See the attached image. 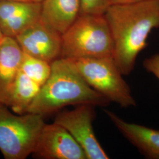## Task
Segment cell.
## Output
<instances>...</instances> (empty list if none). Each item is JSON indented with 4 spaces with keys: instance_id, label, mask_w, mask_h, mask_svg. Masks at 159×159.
Masks as SVG:
<instances>
[{
    "instance_id": "6da1fadb",
    "label": "cell",
    "mask_w": 159,
    "mask_h": 159,
    "mask_svg": "<svg viewBox=\"0 0 159 159\" xmlns=\"http://www.w3.org/2000/svg\"><path fill=\"white\" fill-rule=\"evenodd\" d=\"M104 14L113 39L114 60L124 76L129 75L148 35L159 29V0L111 4Z\"/></svg>"
},
{
    "instance_id": "7a4b0ae2",
    "label": "cell",
    "mask_w": 159,
    "mask_h": 159,
    "mask_svg": "<svg viewBox=\"0 0 159 159\" xmlns=\"http://www.w3.org/2000/svg\"><path fill=\"white\" fill-rule=\"evenodd\" d=\"M50 77L41 86L26 113L45 116L69 106L90 104L107 107V98L92 89L69 58H59L51 63Z\"/></svg>"
},
{
    "instance_id": "3957f363",
    "label": "cell",
    "mask_w": 159,
    "mask_h": 159,
    "mask_svg": "<svg viewBox=\"0 0 159 159\" xmlns=\"http://www.w3.org/2000/svg\"><path fill=\"white\" fill-rule=\"evenodd\" d=\"M113 54V39L104 14H80L62 35L60 58H104Z\"/></svg>"
},
{
    "instance_id": "277c9868",
    "label": "cell",
    "mask_w": 159,
    "mask_h": 159,
    "mask_svg": "<svg viewBox=\"0 0 159 159\" xmlns=\"http://www.w3.org/2000/svg\"><path fill=\"white\" fill-rule=\"evenodd\" d=\"M85 82L110 102L122 108L136 107L130 85L113 57L69 58Z\"/></svg>"
},
{
    "instance_id": "5b68a950",
    "label": "cell",
    "mask_w": 159,
    "mask_h": 159,
    "mask_svg": "<svg viewBox=\"0 0 159 159\" xmlns=\"http://www.w3.org/2000/svg\"><path fill=\"white\" fill-rule=\"evenodd\" d=\"M45 124L41 115L14 114L0 102V151L4 157L24 159L33 153Z\"/></svg>"
},
{
    "instance_id": "8992f818",
    "label": "cell",
    "mask_w": 159,
    "mask_h": 159,
    "mask_svg": "<svg viewBox=\"0 0 159 159\" xmlns=\"http://www.w3.org/2000/svg\"><path fill=\"white\" fill-rule=\"evenodd\" d=\"M95 107L90 104L77 106L73 110L58 114L54 123L68 131L83 149L87 159H108V155L98 141L93 130Z\"/></svg>"
},
{
    "instance_id": "52a82bcc",
    "label": "cell",
    "mask_w": 159,
    "mask_h": 159,
    "mask_svg": "<svg viewBox=\"0 0 159 159\" xmlns=\"http://www.w3.org/2000/svg\"><path fill=\"white\" fill-rule=\"evenodd\" d=\"M34 156L44 159H87L83 149L68 131L56 123L45 124Z\"/></svg>"
},
{
    "instance_id": "ba28073f",
    "label": "cell",
    "mask_w": 159,
    "mask_h": 159,
    "mask_svg": "<svg viewBox=\"0 0 159 159\" xmlns=\"http://www.w3.org/2000/svg\"><path fill=\"white\" fill-rule=\"evenodd\" d=\"M23 52L51 63L61 57L62 35L41 20L15 38Z\"/></svg>"
},
{
    "instance_id": "9c48e42d",
    "label": "cell",
    "mask_w": 159,
    "mask_h": 159,
    "mask_svg": "<svg viewBox=\"0 0 159 159\" xmlns=\"http://www.w3.org/2000/svg\"><path fill=\"white\" fill-rule=\"evenodd\" d=\"M41 2L34 1H0V31L3 36L16 38L40 20Z\"/></svg>"
},
{
    "instance_id": "30bf717a",
    "label": "cell",
    "mask_w": 159,
    "mask_h": 159,
    "mask_svg": "<svg viewBox=\"0 0 159 159\" xmlns=\"http://www.w3.org/2000/svg\"><path fill=\"white\" fill-rule=\"evenodd\" d=\"M104 112L121 135L144 157L159 159V130L128 122L110 110Z\"/></svg>"
},
{
    "instance_id": "8fae6325",
    "label": "cell",
    "mask_w": 159,
    "mask_h": 159,
    "mask_svg": "<svg viewBox=\"0 0 159 159\" xmlns=\"http://www.w3.org/2000/svg\"><path fill=\"white\" fill-rule=\"evenodd\" d=\"M24 52L15 38L3 36L0 40V102L5 104L19 73Z\"/></svg>"
},
{
    "instance_id": "7c38bea8",
    "label": "cell",
    "mask_w": 159,
    "mask_h": 159,
    "mask_svg": "<svg viewBox=\"0 0 159 159\" xmlns=\"http://www.w3.org/2000/svg\"><path fill=\"white\" fill-rule=\"evenodd\" d=\"M81 0H43L40 20L63 35L81 13Z\"/></svg>"
},
{
    "instance_id": "4fadbf2b",
    "label": "cell",
    "mask_w": 159,
    "mask_h": 159,
    "mask_svg": "<svg viewBox=\"0 0 159 159\" xmlns=\"http://www.w3.org/2000/svg\"><path fill=\"white\" fill-rule=\"evenodd\" d=\"M41 87L39 84L20 71L5 105L16 114L26 113L27 108L38 95Z\"/></svg>"
},
{
    "instance_id": "5bb4252c",
    "label": "cell",
    "mask_w": 159,
    "mask_h": 159,
    "mask_svg": "<svg viewBox=\"0 0 159 159\" xmlns=\"http://www.w3.org/2000/svg\"><path fill=\"white\" fill-rule=\"evenodd\" d=\"M20 71L41 87L51 74V63L24 53Z\"/></svg>"
},
{
    "instance_id": "9a60e30c",
    "label": "cell",
    "mask_w": 159,
    "mask_h": 159,
    "mask_svg": "<svg viewBox=\"0 0 159 159\" xmlns=\"http://www.w3.org/2000/svg\"><path fill=\"white\" fill-rule=\"evenodd\" d=\"M80 14H104L109 4L107 0H81Z\"/></svg>"
},
{
    "instance_id": "2e32d148",
    "label": "cell",
    "mask_w": 159,
    "mask_h": 159,
    "mask_svg": "<svg viewBox=\"0 0 159 159\" xmlns=\"http://www.w3.org/2000/svg\"><path fill=\"white\" fill-rule=\"evenodd\" d=\"M143 66L147 72L153 74L159 80V53L145 58Z\"/></svg>"
},
{
    "instance_id": "e0dca14e",
    "label": "cell",
    "mask_w": 159,
    "mask_h": 159,
    "mask_svg": "<svg viewBox=\"0 0 159 159\" xmlns=\"http://www.w3.org/2000/svg\"><path fill=\"white\" fill-rule=\"evenodd\" d=\"M109 6L111 4H123V3H132V2H142L150 0H107Z\"/></svg>"
},
{
    "instance_id": "ac0fdd59",
    "label": "cell",
    "mask_w": 159,
    "mask_h": 159,
    "mask_svg": "<svg viewBox=\"0 0 159 159\" xmlns=\"http://www.w3.org/2000/svg\"><path fill=\"white\" fill-rule=\"evenodd\" d=\"M33 1V0H0V1Z\"/></svg>"
},
{
    "instance_id": "d6986e66",
    "label": "cell",
    "mask_w": 159,
    "mask_h": 159,
    "mask_svg": "<svg viewBox=\"0 0 159 159\" xmlns=\"http://www.w3.org/2000/svg\"><path fill=\"white\" fill-rule=\"evenodd\" d=\"M2 37H3V35L2 34V33H1V31H0V40L2 38Z\"/></svg>"
},
{
    "instance_id": "ffe728a7",
    "label": "cell",
    "mask_w": 159,
    "mask_h": 159,
    "mask_svg": "<svg viewBox=\"0 0 159 159\" xmlns=\"http://www.w3.org/2000/svg\"><path fill=\"white\" fill-rule=\"evenodd\" d=\"M34 1H36V2H41L43 0H33Z\"/></svg>"
}]
</instances>
